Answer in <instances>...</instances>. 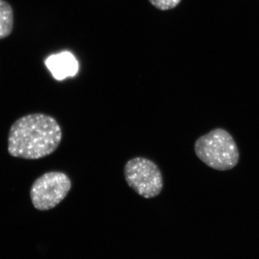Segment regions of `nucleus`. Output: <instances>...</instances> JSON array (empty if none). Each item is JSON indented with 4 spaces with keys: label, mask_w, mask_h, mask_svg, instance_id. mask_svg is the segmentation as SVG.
I'll return each instance as SVG.
<instances>
[{
    "label": "nucleus",
    "mask_w": 259,
    "mask_h": 259,
    "mask_svg": "<svg viewBox=\"0 0 259 259\" xmlns=\"http://www.w3.org/2000/svg\"><path fill=\"white\" fill-rule=\"evenodd\" d=\"M62 131L54 117L30 114L12 125L8 135V152L13 157L36 160L54 152L61 142Z\"/></svg>",
    "instance_id": "1"
},
{
    "label": "nucleus",
    "mask_w": 259,
    "mask_h": 259,
    "mask_svg": "<svg viewBox=\"0 0 259 259\" xmlns=\"http://www.w3.org/2000/svg\"><path fill=\"white\" fill-rule=\"evenodd\" d=\"M194 151L207 166L218 171L232 169L239 161V151L234 139L222 128L201 136L194 144Z\"/></svg>",
    "instance_id": "2"
},
{
    "label": "nucleus",
    "mask_w": 259,
    "mask_h": 259,
    "mask_svg": "<svg viewBox=\"0 0 259 259\" xmlns=\"http://www.w3.org/2000/svg\"><path fill=\"white\" fill-rule=\"evenodd\" d=\"M124 176L129 187L144 198L157 197L163 190L161 170L148 158L136 157L129 160L124 168Z\"/></svg>",
    "instance_id": "3"
},
{
    "label": "nucleus",
    "mask_w": 259,
    "mask_h": 259,
    "mask_svg": "<svg viewBox=\"0 0 259 259\" xmlns=\"http://www.w3.org/2000/svg\"><path fill=\"white\" fill-rule=\"evenodd\" d=\"M71 188V181L64 172H47L38 177L30 188L32 205L40 211L54 208L66 198Z\"/></svg>",
    "instance_id": "4"
},
{
    "label": "nucleus",
    "mask_w": 259,
    "mask_h": 259,
    "mask_svg": "<svg viewBox=\"0 0 259 259\" xmlns=\"http://www.w3.org/2000/svg\"><path fill=\"white\" fill-rule=\"evenodd\" d=\"M46 66L58 81L74 76L79 69L78 61L68 51L49 56L46 60Z\"/></svg>",
    "instance_id": "5"
},
{
    "label": "nucleus",
    "mask_w": 259,
    "mask_h": 259,
    "mask_svg": "<svg viewBox=\"0 0 259 259\" xmlns=\"http://www.w3.org/2000/svg\"><path fill=\"white\" fill-rule=\"evenodd\" d=\"M14 26L13 8L5 0H0V40L6 38L12 33Z\"/></svg>",
    "instance_id": "6"
},
{
    "label": "nucleus",
    "mask_w": 259,
    "mask_h": 259,
    "mask_svg": "<svg viewBox=\"0 0 259 259\" xmlns=\"http://www.w3.org/2000/svg\"><path fill=\"white\" fill-rule=\"evenodd\" d=\"M149 3L156 9L161 11H167L176 8L182 3V0H148Z\"/></svg>",
    "instance_id": "7"
}]
</instances>
